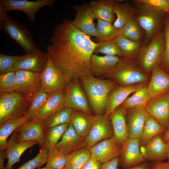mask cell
<instances>
[{"label": "cell", "instance_id": "cell-45", "mask_svg": "<svg viewBox=\"0 0 169 169\" xmlns=\"http://www.w3.org/2000/svg\"><path fill=\"white\" fill-rule=\"evenodd\" d=\"M48 151L44 147L34 158L24 163L17 169H35L40 167L46 163Z\"/></svg>", "mask_w": 169, "mask_h": 169}, {"label": "cell", "instance_id": "cell-30", "mask_svg": "<svg viewBox=\"0 0 169 169\" xmlns=\"http://www.w3.org/2000/svg\"><path fill=\"white\" fill-rule=\"evenodd\" d=\"M116 0H92L89 4L96 17L113 24L116 18L113 9Z\"/></svg>", "mask_w": 169, "mask_h": 169}, {"label": "cell", "instance_id": "cell-32", "mask_svg": "<svg viewBox=\"0 0 169 169\" xmlns=\"http://www.w3.org/2000/svg\"><path fill=\"white\" fill-rule=\"evenodd\" d=\"M66 156V162L63 169H81L90 158L89 148H82L73 151Z\"/></svg>", "mask_w": 169, "mask_h": 169}, {"label": "cell", "instance_id": "cell-47", "mask_svg": "<svg viewBox=\"0 0 169 169\" xmlns=\"http://www.w3.org/2000/svg\"><path fill=\"white\" fill-rule=\"evenodd\" d=\"M166 13H169L168 0H139Z\"/></svg>", "mask_w": 169, "mask_h": 169}, {"label": "cell", "instance_id": "cell-21", "mask_svg": "<svg viewBox=\"0 0 169 169\" xmlns=\"http://www.w3.org/2000/svg\"><path fill=\"white\" fill-rule=\"evenodd\" d=\"M145 84L146 83H141L127 86L118 85L115 87L108 95L104 115L109 117L111 113L124 102L130 94L134 93Z\"/></svg>", "mask_w": 169, "mask_h": 169}, {"label": "cell", "instance_id": "cell-15", "mask_svg": "<svg viewBox=\"0 0 169 169\" xmlns=\"http://www.w3.org/2000/svg\"><path fill=\"white\" fill-rule=\"evenodd\" d=\"M119 166L123 168L146 161L141 150L139 138H129L123 144L119 156Z\"/></svg>", "mask_w": 169, "mask_h": 169}, {"label": "cell", "instance_id": "cell-13", "mask_svg": "<svg viewBox=\"0 0 169 169\" xmlns=\"http://www.w3.org/2000/svg\"><path fill=\"white\" fill-rule=\"evenodd\" d=\"M122 146L113 136L97 143L89 149L91 157L102 164L119 157Z\"/></svg>", "mask_w": 169, "mask_h": 169}, {"label": "cell", "instance_id": "cell-49", "mask_svg": "<svg viewBox=\"0 0 169 169\" xmlns=\"http://www.w3.org/2000/svg\"><path fill=\"white\" fill-rule=\"evenodd\" d=\"M150 169H169V162L168 161L153 162Z\"/></svg>", "mask_w": 169, "mask_h": 169}, {"label": "cell", "instance_id": "cell-16", "mask_svg": "<svg viewBox=\"0 0 169 169\" xmlns=\"http://www.w3.org/2000/svg\"><path fill=\"white\" fill-rule=\"evenodd\" d=\"M93 126L85 141L86 147L89 148L97 143L114 136V132L109 117L96 115Z\"/></svg>", "mask_w": 169, "mask_h": 169}, {"label": "cell", "instance_id": "cell-43", "mask_svg": "<svg viewBox=\"0 0 169 169\" xmlns=\"http://www.w3.org/2000/svg\"><path fill=\"white\" fill-rule=\"evenodd\" d=\"M163 31L165 36V47L160 65L169 74V13L165 14Z\"/></svg>", "mask_w": 169, "mask_h": 169}, {"label": "cell", "instance_id": "cell-48", "mask_svg": "<svg viewBox=\"0 0 169 169\" xmlns=\"http://www.w3.org/2000/svg\"><path fill=\"white\" fill-rule=\"evenodd\" d=\"M119 157L101 164L100 169H119Z\"/></svg>", "mask_w": 169, "mask_h": 169}, {"label": "cell", "instance_id": "cell-35", "mask_svg": "<svg viewBox=\"0 0 169 169\" xmlns=\"http://www.w3.org/2000/svg\"><path fill=\"white\" fill-rule=\"evenodd\" d=\"M50 93L44 91L42 87L33 96L29 108L24 116L27 122L36 118L38 113L45 103Z\"/></svg>", "mask_w": 169, "mask_h": 169}, {"label": "cell", "instance_id": "cell-4", "mask_svg": "<svg viewBox=\"0 0 169 169\" xmlns=\"http://www.w3.org/2000/svg\"><path fill=\"white\" fill-rule=\"evenodd\" d=\"M102 78L114 80L120 86H127L143 83L148 84L150 77L149 74L143 71L136 60L120 59L114 68Z\"/></svg>", "mask_w": 169, "mask_h": 169}, {"label": "cell", "instance_id": "cell-5", "mask_svg": "<svg viewBox=\"0 0 169 169\" xmlns=\"http://www.w3.org/2000/svg\"><path fill=\"white\" fill-rule=\"evenodd\" d=\"M30 103V100L20 93L0 92V125L24 116Z\"/></svg>", "mask_w": 169, "mask_h": 169}, {"label": "cell", "instance_id": "cell-9", "mask_svg": "<svg viewBox=\"0 0 169 169\" xmlns=\"http://www.w3.org/2000/svg\"><path fill=\"white\" fill-rule=\"evenodd\" d=\"M44 120L35 118L25 122L16 129L11 135L17 142L35 141L42 148L44 146L45 136Z\"/></svg>", "mask_w": 169, "mask_h": 169}, {"label": "cell", "instance_id": "cell-24", "mask_svg": "<svg viewBox=\"0 0 169 169\" xmlns=\"http://www.w3.org/2000/svg\"><path fill=\"white\" fill-rule=\"evenodd\" d=\"M126 110L119 106L109 116L113 127L114 136L122 145L129 138L126 120Z\"/></svg>", "mask_w": 169, "mask_h": 169}, {"label": "cell", "instance_id": "cell-31", "mask_svg": "<svg viewBox=\"0 0 169 169\" xmlns=\"http://www.w3.org/2000/svg\"><path fill=\"white\" fill-rule=\"evenodd\" d=\"M166 129L148 114L139 138L140 146L144 145L156 136L163 134Z\"/></svg>", "mask_w": 169, "mask_h": 169}, {"label": "cell", "instance_id": "cell-14", "mask_svg": "<svg viewBox=\"0 0 169 169\" xmlns=\"http://www.w3.org/2000/svg\"><path fill=\"white\" fill-rule=\"evenodd\" d=\"M73 8L76 12L73 24L80 31L90 37H96V26L94 20L97 19L89 4L74 5Z\"/></svg>", "mask_w": 169, "mask_h": 169}, {"label": "cell", "instance_id": "cell-11", "mask_svg": "<svg viewBox=\"0 0 169 169\" xmlns=\"http://www.w3.org/2000/svg\"><path fill=\"white\" fill-rule=\"evenodd\" d=\"M42 86L49 93L66 91L68 81L64 74L54 64L49 56L46 65L41 73Z\"/></svg>", "mask_w": 169, "mask_h": 169}, {"label": "cell", "instance_id": "cell-23", "mask_svg": "<svg viewBox=\"0 0 169 169\" xmlns=\"http://www.w3.org/2000/svg\"><path fill=\"white\" fill-rule=\"evenodd\" d=\"M120 57L107 55L100 56L93 54L90 59L91 73L97 78H101L112 70L118 63Z\"/></svg>", "mask_w": 169, "mask_h": 169}, {"label": "cell", "instance_id": "cell-25", "mask_svg": "<svg viewBox=\"0 0 169 169\" xmlns=\"http://www.w3.org/2000/svg\"><path fill=\"white\" fill-rule=\"evenodd\" d=\"M36 144H38V143L34 141L18 143L11 136L5 150V157L8 160L5 169H12L13 166L20 161L22 154L27 149Z\"/></svg>", "mask_w": 169, "mask_h": 169}, {"label": "cell", "instance_id": "cell-29", "mask_svg": "<svg viewBox=\"0 0 169 169\" xmlns=\"http://www.w3.org/2000/svg\"><path fill=\"white\" fill-rule=\"evenodd\" d=\"M113 11L116 18L113 24L118 29L121 28L134 17L136 12L131 2H122L117 0L115 3Z\"/></svg>", "mask_w": 169, "mask_h": 169}, {"label": "cell", "instance_id": "cell-57", "mask_svg": "<svg viewBox=\"0 0 169 169\" xmlns=\"http://www.w3.org/2000/svg\"><path fill=\"white\" fill-rule=\"evenodd\" d=\"M167 159L168 160V161L169 162V152L167 154Z\"/></svg>", "mask_w": 169, "mask_h": 169}, {"label": "cell", "instance_id": "cell-46", "mask_svg": "<svg viewBox=\"0 0 169 169\" xmlns=\"http://www.w3.org/2000/svg\"><path fill=\"white\" fill-rule=\"evenodd\" d=\"M22 56H10L0 53V74L13 72L15 63Z\"/></svg>", "mask_w": 169, "mask_h": 169}, {"label": "cell", "instance_id": "cell-40", "mask_svg": "<svg viewBox=\"0 0 169 169\" xmlns=\"http://www.w3.org/2000/svg\"><path fill=\"white\" fill-rule=\"evenodd\" d=\"M69 124H64L45 129L44 147L48 150L55 147L68 128Z\"/></svg>", "mask_w": 169, "mask_h": 169}, {"label": "cell", "instance_id": "cell-58", "mask_svg": "<svg viewBox=\"0 0 169 169\" xmlns=\"http://www.w3.org/2000/svg\"><path fill=\"white\" fill-rule=\"evenodd\" d=\"M168 3H169V0H168Z\"/></svg>", "mask_w": 169, "mask_h": 169}, {"label": "cell", "instance_id": "cell-8", "mask_svg": "<svg viewBox=\"0 0 169 169\" xmlns=\"http://www.w3.org/2000/svg\"><path fill=\"white\" fill-rule=\"evenodd\" d=\"M54 0H1L0 1V18L7 14L11 11L17 10L25 13L31 22H34L35 15L41 8L52 6Z\"/></svg>", "mask_w": 169, "mask_h": 169}, {"label": "cell", "instance_id": "cell-42", "mask_svg": "<svg viewBox=\"0 0 169 169\" xmlns=\"http://www.w3.org/2000/svg\"><path fill=\"white\" fill-rule=\"evenodd\" d=\"M97 44L94 54L100 53L105 55L123 57L120 49L113 40L99 42Z\"/></svg>", "mask_w": 169, "mask_h": 169}, {"label": "cell", "instance_id": "cell-3", "mask_svg": "<svg viewBox=\"0 0 169 169\" xmlns=\"http://www.w3.org/2000/svg\"><path fill=\"white\" fill-rule=\"evenodd\" d=\"M136 10L134 18L144 32L142 47L146 45L158 33L163 31L166 13L139 0L131 2Z\"/></svg>", "mask_w": 169, "mask_h": 169}, {"label": "cell", "instance_id": "cell-20", "mask_svg": "<svg viewBox=\"0 0 169 169\" xmlns=\"http://www.w3.org/2000/svg\"><path fill=\"white\" fill-rule=\"evenodd\" d=\"M147 89L150 98L169 92V74L158 65L151 71Z\"/></svg>", "mask_w": 169, "mask_h": 169}, {"label": "cell", "instance_id": "cell-22", "mask_svg": "<svg viewBox=\"0 0 169 169\" xmlns=\"http://www.w3.org/2000/svg\"><path fill=\"white\" fill-rule=\"evenodd\" d=\"M148 114L144 106H138L127 110L126 120L129 138H139Z\"/></svg>", "mask_w": 169, "mask_h": 169}, {"label": "cell", "instance_id": "cell-18", "mask_svg": "<svg viewBox=\"0 0 169 169\" xmlns=\"http://www.w3.org/2000/svg\"><path fill=\"white\" fill-rule=\"evenodd\" d=\"M49 56L47 53L39 49L33 54H25L15 63L13 72L23 70L41 73L46 65Z\"/></svg>", "mask_w": 169, "mask_h": 169}, {"label": "cell", "instance_id": "cell-41", "mask_svg": "<svg viewBox=\"0 0 169 169\" xmlns=\"http://www.w3.org/2000/svg\"><path fill=\"white\" fill-rule=\"evenodd\" d=\"M66 162V156L62 151L54 147L48 150L46 165L48 169H63Z\"/></svg>", "mask_w": 169, "mask_h": 169}, {"label": "cell", "instance_id": "cell-50", "mask_svg": "<svg viewBox=\"0 0 169 169\" xmlns=\"http://www.w3.org/2000/svg\"><path fill=\"white\" fill-rule=\"evenodd\" d=\"M151 163L145 161L137 165L123 169H150Z\"/></svg>", "mask_w": 169, "mask_h": 169}, {"label": "cell", "instance_id": "cell-28", "mask_svg": "<svg viewBox=\"0 0 169 169\" xmlns=\"http://www.w3.org/2000/svg\"><path fill=\"white\" fill-rule=\"evenodd\" d=\"M66 91H58L50 93L45 103L36 118L44 120L64 106Z\"/></svg>", "mask_w": 169, "mask_h": 169}, {"label": "cell", "instance_id": "cell-52", "mask_svg": "<svg viewBox=\"0 0 169 169\" xmlns=\"http://www.w3.org/2000/svg\"><path fill=\"white\" fill-rule=\"evenodd\" d=\"M5 159V150L0 151V169H5L4 166Z\"/></svg>", "mask_w": 169, "mask_h": 169}, {"label": "cell", "instance_id": "cell-6", "mask_svg": "<svg viewBox=\"0 0 169 169\" xmlns=\"http://www.w3.org/2000/svg\"><path fill=\"white\" fill-rule=\"evenodd\" d=\"M0 29L14 40L24 51L26 54H31L38 49L30 32L24 25L7 14L0 18Z\"/></svg>", "mask_w": 169, "mask_h": 169}, {"label": "cell", "instance_id": "cell-12", "mask_svg": "<svg viewBox=\"0 0 169 169\" xmlns=\"http://www.w3.org/2000/svg\"><path fill=\"white\" fill-rule=\"evenodd\" d=\"M15 72L16 80L15 92L24 95L31 100L42 87L41 73L23 70Z\"/></svg>", "mask_w": 169, "mask_h": 169}, {"label": "cell", "instance_id": "cell-44", "mask_svg": "<svg viewBox=\"0 0 169 169\" xmlns=\"http://www.w3.org/2000/svg\"><path fill=\"white\" fill-rule=\"evenodd\" d=\"M16 84L15 72L0 74V92L8 93L15 92Z\"/></svg>", "mask_w": 169, "mask_h": 169}, {"label": "cell", "instance_id": "cell-2", "mask_svg": "<svg viewBox=\"0 0 169 169\" xmlns=\"http://www.w3.org/2000/svg\"><path fill=\"white\" fill-rule=\"evenodd\" d=\"M79 81L96 115H104L108 95L117 84L112 79H100L92 75L81 78Z\"/></svg>", "mask_w": 169, "mask_h": 169}, {"label": "cell", "instance_id": "cell-17", "mask_svg": "<svg viewBox=\"0 0 169 169\" xmlns=\"http://www.w3.org/2000/svg\"><path fill=\"white\" fill-rule=\"evenodd\" d=\"M148 114L162 126L169 127V92L150 99L145 107Z\"/></svg>", "mask_w": 169, "mask_h": 169}, {"label": "cell", "instance_id": "cell-19", "mask_svg": "<svg viewBox=\"0 0 169 169\" xmlns=\"http://www.w3.org/2000/svg\"><path fill=\"white\" fill-rule=\"evenodd\" d=\"M162 135L156 136L141 146V152L146 161L153 162L167 159L166 143L163 141Z\"/></svg>", "mask_w": 169, "mask_h": 169}, {"label": "cell", "instance_id": "cell-54", "mask_svg": "<svg viewBox=\"0 0 169 169\" xmlns=\"http://www.w3.org/2000/svg\"><path fill=\"white\" fill-rule=\"evenodd\" d=\"M101 163L97 161L90 169H100Z\"/></svg>", "mask_w": 169, "mask_h": 169}, {"label": "cell", "instance_id": "cell-55", "mask_svg": "<svg viewBox=\"0 0 169 169\" xmlns=\"http://www.w3.org/2000/svg\"><path fill=\"white\" fill-rule=\"evenodd\" d=\"M167 151L168 153L169 152V141L166 142Z\"/></svg>", "mask_w": 169, "mask_h": 169}, {"label": "cell", "instance_id": "cell-33", "mask_svg": "<svg viewBox=\"0 0 169 169\" xmlns=\"http://www.w3.org/2000/svg\"><path fill=\"white\" fill-rule=\"evenodd\" d=\"M113 40L120 49L123 58L129 59H136L142 47V43L131 41L119 35Z\"/></svg>", "mask_w": 169, "mask_h": 169}, {"label": "cell", "instance_id": "cell-26", "mask_svg": "<svg viewBox=\"0 0 169 169\" xmlns=\"http://www.w3.org/2000/svg\"><path fill=\"white\" fill-rule=\"evenodd\" d=\"M55 147L67 155L74 151L86 147L85 141L78 135L70 123Z\"/></svg>", "mask_w": 169, "mask_h": 169}, {"label": "cell", "instance_id": "cell-37", "mask_svg": "<svg viewBox=\"0 0 169 169\" xmlns=\"http://www.w3.org/2000/svg\"><path fill=\"white\" fill-rule=\"evenodd\" d=\"M26 122L24 116L11 120L0 125V151L6 149L9 136L18 126Z\"/></svg>", "mask_w": 169, "mask_h": 169}, {"label": "cell", "instance_id": "cell-10", "mask_svg": "<svg viewBox=\"0 0 169 169\" xmlns=\"http://www.w3.org/2000/svg\"><path fill=\"white\" fill-rule=\"evenodd\" d=\"M87 95L79 80L73 79L68 83L64 101V106L89 115H92Z\"/></svg>", "mask_w": 169, "mask_h": 169}, {"label": "cell", "instance_id": "cell-56", "mask_svg": "<svg viewBox=\"0 0 169 169\" xmlns=\"http://www.w3.org/2000/svg\"><path fill=\"white\" fill-rule=\"evenodd\" d=\"M37 169H48L45 166L44 167H43V168L40 167V168H37Z\"/></svg>", "mask_w": 169, "mask_h": 169}, {"label": "cell", "instance_id": "cell-7", "mask_svg": "<svg viewBox=\"0 0 169 169\" xmlns=\"http://www.w3.org/2000/svg\"><path fill=\"white\" fill-rule=\"evenodd\" d=\"M165 47L163 31L156 35L146 45L142 47L136 60L143 71L150 74L155 67L160 65Z\"/></svg>", "mask_w": 169, "mask_h": 169}, {"label": "cell", "instance_id": "cell-36", "mask_svg": "<svg viewBox=\"0 0 169 169\" xmlns=\"http://www.w3.org/2000/svg\"><path fill=\"white\" fill-rule=\"evenodd\" d=\"M119 35L131 41L143 44L144 32L134 17L120 28Z\"/></svg>", "mask_w": 169, "mask_h": 169}, {"label": "cell", "instance_id": "cell-27", "mask_svg": "<svg viewBox=\"0 0 169 169\" xmlns=\"http://www.w3.org/2000/svg\"><path fill=\"white\" fill-rule=\"evenodd\" d=\"M94 115L81 111L73 110L70 123L78 135L85 140L96 119Z\"/></svg>", "mask_w": 169, "mask_h": 169}, {"label": "cell", "instance_id": "cell-53", "mask_svg": "<svg viewBox=\"0 0 169 169\" xmlns=\"http://www.w3.org/2000/svg\"><path fill=\"white\" fill-rule=\"evenodd\" d=\"M163 139L164 141L166 143L169 141V127L163 134Z\"/></svg>", "mask_w": 169, "mask_h": 169}, {"label": "cell", "instance_id": "cell-1", "mask_svg": "<svg viewBox=\"0 0 169 169\" xmlns=\"http://www.w3.org/2000/svg\"><path fill=\"white\" fill-rule=\"evenodd\" d=\"M47 47V53L68 82L92 75L90 59L97 45L70 19L57 24Z\"/></svg>", "mask_w": 169, "mask_h": 169}, {"label": "cell", "instance_id": "cell-38", "mask_svg": "<svg viewBox=\"0 0 169 169\" xmlns=\"http://www.w3.org/2000/svg\"><path fill=\"white\" fill-rule=\"evenodd\" d=\"M96 38L99 42L113 40L120 33V29L109 22L97 18Z\"/></svg>", "mask_w": 169, "mask_h": 169}, {"label": "cell", "instance_id": "cell-51", "mask_svg": "<svg viewBox=\"0 0 169 169\" xmlns=\"http://www.w3.org/2000/svg\"><path fill=\"white\" fill-rule=\"evenodd\" d=\"M97 161L95 159L91 157L81 169H90Z\"/></svg>", "mask_w": 169, "mask_h": 169}, {"label": "cell", "instance_id": "cell-39", "mask_svg": "<svg viewBox=\"0 0 169 169\" xmlns=\"http://www.w3.org/2000/svg\"><path fill=\"white\" fill-rule=\"evenodd\" d=\"M72 110L73 109L64 106L51 115L44 120L45 129L64 124H70Z\"/></svg>", "mask_w": 169, "mask_h": 169}, {"label": "cell", "instance_id": "cell-34", "mask_svg": "<svg viewBox=\"0 0 169 169\" xmlns=\"http://www.w3.org/2000/svg\"><path fill=\"white\" fill-rule=\"evenodd\" d=\"M147 84H145L128 97L120 106L127 110L138 106L145 107L150 99L147 89Z\"/></svg>", "mask_w": 169, "mask_h": 169}]
</instances>
